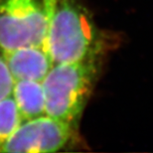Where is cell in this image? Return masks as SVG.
Listing matches in <instances>:
<instances>
[{
    "label": "cell",
    "instance_id": "6da1fadb",
    "mask_svg": "<svg viewBox=\"0 0 153 153\" xmlns=\"http://www.w3.org/2000/svg\"><path fill=\"white\" fill-rule=\"evenodd\" d=\"M45 47L53 65L97 56L99 30L81 0H48Z\"/></svg>",
    "mask_w": 153,
    "mask_h": 153
},
{
    "label": "cell",
    "instance_id": "7a4b0ae2",
    "mask_svg": "<svg viewBox=\"0 0 153 153\" xmlns=\"http://www.w3.org/2000/svg\"><path fill=\"white\" fill-rule=\"evenodd\" d=\"M97 56L54 64L43 79L45 114L76 126L97 76Z\"/></svg>",
    "mask_w": 153,
    "mask_h": 153
},
{
    "label": "cell",
    "instance_id": "3957f363",
    "mask_svg": "<svg viewBox=\"0 0 153 153\" xmlns=\"http://www.w3.org/2000/svg\"><path fill=\"white\" fill-rule=\"evenodd\" d=\"M48 0H0V50L45 46Z\"/></svg>",
    "mask_w": 153,
    "mask_h": 153
},
{
    "label": "cell",
    "instance_id": "277c9868",
    "mask_svg": "<svg viewBox=\"0 0 153 153\" xmlns=\"http://www.w3.org/2000/svg\"><path fill=\"white\" fill-rule=\"evenodd\" d=\"M76 126L47 114L22 121L1 152L48 153L60 151L75 138Z\"/></svg>",
    "mask_w": 153,
    "mask_h": 153
},
{
    "label": "cell",
    "instance_id": "5b68a950",
    "mask_svg": "<svg viewBox=\"0 0 153 153\" xmlns=\"http://www.w3.org/2000/svg\"><path fill=\"white\" fill-rule=\"evenodd\" d=\"M2 55L14 81L42 82L53 66L45 46H26Z\"/></svg>",
    "mask_w": 153,
    "mask_h": 153
},
{
    "label": "cell",
    "instance_id": "8992f818",
    "mask_svg": "<svg viewBox=\"0 0 153 153\" xmlns=\"http://www.w3.org/2000/svg\"><path fill=\"white\" fill-rule=\"evenodd\" d=\"M12 97L23 121L46 114L45 94L42 82L14 81Z\"/></svg>",
    "mask_w": 153,
    "mask_h": 153
},
{
    "label": "cell",
    "instance_id": "52a82bcc",
    "mask_svg": "<svg viewBox=\"0 0 153 153\" xmlns=\"http://www.w3.org/2000/svg\"><path fill=\"white\" fill-rule=\"evenodd\" d=\"M22 121V117L12 96L0 102V152L4 143Z\"/></svg>",
    "mask_w": 153,
    "mask_h": 153
},
{
    "label": "cell",
    "instance_id": "ba28073f",
    "mask_svg": "<svg viewBox=\"0 0 153 153\" xmlns=\"http://www.w3.org/2000/svg\"><path fill=\"white\" fill-rule=\"evenodd\" d=\"M14 79L0 51V102L12 96Z\"/></svg>",
    "mask_w": 153,
    "mask_h": 153
}]
</instances>
